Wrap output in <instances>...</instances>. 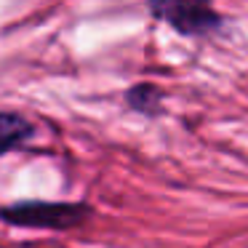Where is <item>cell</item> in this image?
I'll return each mask as SVG.
<instances>
[{
	"label": "cell",
	"mask_w": 248,
	"mask_h": 248,
	"mask_svg": "<svg viewBox=\"0 0 248 248\" xmlns=\"http://www.w3.org/2000/svg\"><path fill=\"white\" fill-rule=\"evenodd\" d=\"M147 11L182 38H203L224 27V16L214 8V0H147Z\"/></svg>",
	"instance_id": "obj_2"
},
{
	"label": "cell",
	"mask_w": 248,
	"mask_h": 248,
	"mask_svg": "<svg viewBox=\"0 0 248 248\" xmlns=\"http://www.w3.org/2000/svg\"><path fill=\"white\" fill-rule=\"evenodd\" d=\"M163 99H166V93L157 86H152V83H136V86L125 88V93H123L125 107L144 115V118L163 115Z\"/></svg>",
	"instance_id": "obj_4"
},
{
	"label": "cell",
	"mask_w": 248,
	"mask_h": 248,
	"mask_svg": "<svg viewBox=\"0 0 248 248\" xmlns=\"http://www.w3.org/2000/svg\"><path fill=\"white\" fill-rule=\"evenodd\" d=\"M93 216V208L83 200H16L0 205V221L22 230H48L70 232L86 224Z\"/></svg>",
	"instance_id": "obj_1"
},
{
	"label": "cell",
	"mask_w": 248,
	"mask_h": 248,
	"mask_svg": "<svg viewBox=\"0 0 248 248\" xmlns=\"http://www.w3.org/2000/svg\"><path fill=\"white\" fill-rule=\"evenodd\" d=\"M35 136V123L22 112L0 109V157L27 147Z\"/></svg>",
	"instance_id": "obj_3"
}]
</instances>
